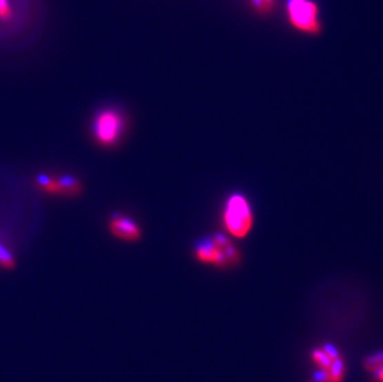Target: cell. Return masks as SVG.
I'll return each mask as SVG.
<instances>
[{
	"instance_id": "8992f818",
	"label": "cell",
	"mask_w": 383,
	"mask_h": 382,
	"mask_svg": "<svg viewBox=\"0 0 383 382\" xmlns=\"http://www.w3.org/2000/svg\"><path fill=\"white\" fill-rule=\"evenodd\" d=\"M59 185L61 186L62 190H76L77 181L73 180L72 178H70V177H65V178L59 180Z\"/></svg>"
},
{
	"instance_id": "30bf717a",
	"label": "cell",
	"mask_w": 383,
	"mask_h": 382,
	"mask_svg": "<svg viewBox=\"0 0 383 382\" xmlns=\"http://www.w3.org/2000/svg\"><path fill=\"white\" fill-rule=\"evenodd\" d=\"M0 247H1V246H0Z\"/></svg>"
},
{
	"instance_id": "5b68a950",
	"label": "cell",
	"mask_w": 383,
	"mask_h": 382,
	"mask_svg": "<svg viewBox=\"0 0 383 382\" xmlns=\"http://www.w3.org/2000/svg\"><path fill=\"white\" fill-rule=\"evenodd\" d=\"M110 230L117 237L123 240L135 241L140 237L139 226L132 219L126 216H113L110 221Z\"/></svg>"
},
{
	"instance_id": "3957f363",
	"label": "cell",
	"mask_w": 383,
	"mask_h": 382,
	"mask_svg": "<svg viewBox=\"0 0 383 382\" xmlns=\"http://www.w3.org/2000/svg\"><path fill=\"white\" fill-rule=\"evenodd\" d=\"M286 12L298 30L311 34L319 31V9L314 0H286Z\"/></svg>"
},
{
	"instance_id": "7a4b0ae2",
	"label": "cell",
	"mask_w": 383,
	"mask_h": 382,
	"mask_svg": "<svg viewBox=\"0 0 383 382\" xmlns=\"http://www.w3.org/2000/svg\"><path fill=\"white\" fill-rule=\"evenodd\" d=\"M221 221L228 236L237 240L248 237L255 228V211L248 197L242 192H233L224 203Z\"/></svg>"
},
{
	"instance_id": "6da1fadb",
	"label": "cell",
	"mask_w": 383,
	"mask_h": 382,
	"mask_svg": "<svg viewBox=\"0 0 383 382\" xmlns=\"http://www.w3.org/2000/svg\"><path fill=\"white\" fill-rule=\"evenodd\" d=\"M194 259L201 265L219 271L233 270L242 262V254L231 239L225 234L216 232L195 243Z\"/></svg>"
},
{
	"instance_id": "52a82bcc",
	"label": "cell",
	"mask_w": 383,
	"mask_h": 382,
	"mask_svg": "<svg viewBox=\"0 0 383 382\" xmlns=\"http://www.w3.org/2000/svg\"><path fill=\"white\" fill-rule=\"evenodd\" d=\"M0 265L4 267H12L14 265V259H12V254L8 252V250L0 247Z\"/></svg>"
},
{
	"instance_id": "ba28073f",
	"label": "cell",
	"mask_w": 383,
	"mask_h": 382,
	"mask_svg": "<svg viewBox=\"0 0 383 382\" xmlns=\"http://www.w3.org/2000/svg\"><path fill=\"white\" fill-rule=\"evenodd\" d=\"M9 15V6L6 0H0V17L6 18Z\"/></svg>"
},
{
	"instance_id": "9c48e42d",
	"label": "cell",
	"mask_w": 383,
	"mask_h": 382,
	"mask_svg": "<svg viewBox=\"0 0 383 382\" xmlns=\"http://www.w3.org/2000/svg\"><path fill=\"white\" fill-rule=\"evenodd\" d=\"M252 1L258 9H267L273 0H252Z\"/></svg>"
},
{
	"instance_id": "277c9868",
	"label": "cell",
	"mask_w": 383,
	"mask_h": 382,
	"mask_svg": "<svg viewBox=\"0 0 383 382\" xmlns=\"http://www.w3.org/2000/svg\"><path fill=\"white\" fill-rule=\"evenodd\" d=\"M124 119L122 114L113 110L101 112L93 124V132L99 143L112 145L122 136Z\"/></svg>"
}]
</instances>
